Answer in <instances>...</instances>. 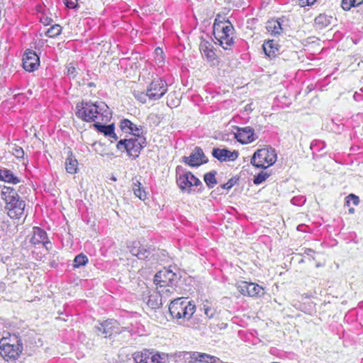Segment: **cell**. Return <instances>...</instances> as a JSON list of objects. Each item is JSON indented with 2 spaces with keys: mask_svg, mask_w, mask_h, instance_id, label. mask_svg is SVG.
I'll return each instance as SVG.
<instances>
[{
  "mask_svg": "<svg viewBox=\"0 0 363 363\" xmlns=\"http://www.w3.org/2000/svg\"><path fill=\"white\" fill-rule=\"evenodd\" d=\"M2 198L6 204L5 209L9 216L13 220L21 218L25 211V203L16 191L11 187H4L2 190Z\"/></svg>",
  "mask_w": 363,
  "mask_h": 363,
  "instance_id": "277c9868",
  "label": "cell"
},
{
  "mask_svg": "<svg viewBox=\"0 0 363 363\" xmlns=\"http://www.w3.org/2000/svg\"><path fill=\"white\" fill-rule=\"evenodd\" d=\"M314 3H316V2H301L300 5L302 7H304V5H308V6H311V5Z\"/></svg>",
  "mask_w": 363,
  "mask_h": 363,
  "instance_id": "d6a6232c",
  "label": "cell"
},
{
  "mask_svg": "<svg viewBox=\"0 0 363 363\" xmlns=\"http://www.w3.org/2000/svg\"><path fill=\"white\" fill-rule=\"evenodd\" d=\"M22 350L21 339L14 333H5L0 341V353L5 360H16L21 355Z\"/></svg>",
  "mask_w": 363,
  "mask_h": 363,
  "instance_id": "3957f363",
  "label": "cell"
},
{
  "mask_svg": "<svg viewBox=\"0 0 363 363\" xmlns=\"http://www.w3.org/2000/svg\"><path fill=\"white\" fill-rule=\"evenodd\" d=\"M213 35L220 45L226 50L231 49L234 45L236 32L232 23L223 14H219L215 20Z\"/></svg>",
  "mask_w": 363,
  "mask_h": 363,
  "instance_id": "7a4b0ae2",
  "label": "cell"
},
{
  "mask_svg": "<svg viewBox=\"0 0 363 363\" xmlns=\"http://www.w3.org/2000/svg\"><path fill=\"white\" fill-rule=\"evenodd\" d=\"M94 127L98 129L100 132L103 133L106 136H108L109 137L116 138V134L114 132V126H106L101 125H94Z\"/></svg>",
  "mask_w": 363,
  "mask_h": 363,
  "instance_id": "7402d4cb",
  "label": "cell"
},
{
  "mask_svg": "<svg viewBox=\"0 0 363 363\" xmlns=\"http://www.w3.org/2000/svg\"><path fill=\"white\" fill-rule=\"evenodd\" d=\"M362 1H344L342 2L341 5H342L344 10L348 11L353 8V7H358L359 5H362Z\"/></svg>",
  "mask_w": 363,
  "mask_h": 363,
  "instance_id": "83f0119b",
  "label": "cell"
},
{
  "mask_svg": "<svg viewBox=\"0 0 363 363\" xmlns=\"http://www.w3.org/2000/svg\"><path fill=\"white\" fill-rule=\"evenodd\" d=\"M204 180L209 188L215 187L217 184L216 174L214 173H207L204 176Z\"/></svg>",
  "mask_w": 363,
  "mask_h": 363,
  "instance_id": "d4e9b609",
  "label": "cell"
},
{
  "mask_svg": "<svg viewBox=\"0 0 363 363\" xmlns=\"http://www.w3.org/2000/svg\"><path fill=\"white\" fill-rule=\"evenodd\" d=\"M167 90V85L164 80H155L148 87L147 95L151 100H158L165 94Z\"/></svg>",
  "mask_w": 363,
  "mask_h": 363,
  "instance_id": "9c48e42d",
  "label": "cell"
},
{
  "mask_svg": "<svg viewBox=\"0 0 363 363\" xmlns=\"http://www.w3.org/2000/svg\"><path fill=\"white\" fill-rule=\"evenodd\" d=\"M146 144L147 142L145 138L140 136L136 138L121 140L118 144V147L121 150L127 151L129 156L136 158L139 156L140 151L145 147Z\"/></svg>",
  "mask_w": 363,
  "mask_h": 363,
  "instance_id": "52a82bcc",
  "label": "cell"
},
{
  "mask_svg": "<svg viewBox=\"0 0 363 363\" xmlns=\"http://www.w3.org/2000/svg\"><path fill=\"white\" fill-rule=\"evenodd\" d=\"M273 363H277V362H273Z\"/></svg>",
  "mask_w": 363,
  "mask_h": 363,
  "instance_id": "836d02e7",
  "label": "cell"
},
{
  "mask_svg": "<svg viewBox=\"0 0 363 363\" xmlns=\"http://www.w3.org/2000/svg\"><path fill=\"white\" fill-rule=\"evenodd\" d=\"M169 310L171 315L176 319H189L196 311V306L190 299L182 297L173 301L169 306Z\"/></svg>",
  "mask_w": 363,
  "mask_h": 363,
  "instance_id": "5b68a950",
  "label": "cell"
},
{
  "mask_svg": "<svg viewBox=\"0 0 363 363\" xmlns=\"http://www.w3.org/2000/svg\"><path fill=\"white\" fill-rule=\"evenodd\" d=\"M266 28H267L268 32L271 35L274 36H280L283 32V28H282V23H281L280 20L275 19V18L270 19L268 21Z\"/></svg>",
  "mask_w": 363,
  "mask_h": 363,
  "instance_id": "ac0fdd59",
  "label": "cell"
},
{
  "mask_svg": "<svg viewBox=\"0 0 363 363\" xmlns=\"http://www.w3.org/2000/svg\"><path fill=\"white\" fill-rule=\"evenodd\" d=\"M40 65L39 58L34 51H26L23 56V67L28 72H33L38 68Z\"/></svg>",
  "mask_w": 363,
  "mask_h": 363,
  "instance_id": "7c38bea8",
  "label": "cell"
},
{
  "mask_svg": "<svg viewBox=\"0 0 363 363\" xmlns=\"http://www.w3.org/2000/svg\"><path fill=\"white\" fill-rule=\"evenodd\" d=\"M148 304L151 307L156 308L159 307L161 304V299L159 294L156 293H151L149 294V298H148Z\"/></svg>",
  "mask_w": 363,
  "mask_h": 363,
  "instance_id": "cb8c5ba5",
  "label": "cell"
},
{
  "mask_svg": "<svg viewBox=\"0 0 363 363\" xmlns=\"http://www.w3.org/2000/svg\"><path fill=\"white\" fill-rule=\"evenodd\" d=\"M277 153L270 147L263 148L257 151L253 155L251 163L259 168L266 169L276 162Z\"/></svg>",
  "mask_w": 363,
  "mask_h": 363,
  "instance_id": "8992f818",
  "label": "cell"
},
{
  "mask_svg": "<svg viewBox=\"0 0 363 363\" xmlns=\"http://www.w3.org/2000/svg\"><path fill=\"white\" fill-rule=\"evenodd\" d=\"M195 360L200 361V362H204L207 363H214L216 362V359L213 358V357L209 356L207 355H204V354H195V357H194Z\"/></svg>",
  "mask_w": 363,
  "mask_h": 363,
  "instance_id": "484cf974",
  "label": "cell"
},
{
  "mask_svg": "<svg viewBox=\"0 0 363 363\" xmlns=\"http://www.w3.org/2000/svg\"><path fill=\"white\" fill-rule=\"evenodd\" d=\"M76 114L83 121L101 125L109 123L112 118V110L102 102H80L76 107Z\"/></svg>",
  "mask_w": 363,
  "mask_h": 363,
  "instance_id": "6da1fadb",
  "label": "cell"
},
{
  "mask_svg": "<svg viewBox=\"0 0 363 363\" xmlns=\"http://www.w3.org/2000/svg\"><path fill=\"white\" fill-rule=\"evenodd\" d=\"M238 289L242 295L247 297H260L263 295V288L251 282H239Z\"/></svg>",
  "mask_w": 363,
  "mask_h": 363,
  "instance_id": "8fae6325",
  "label": "cell"
},
{
  "mask_svg": "<svg viewBox=\"0 0 363 363\" xmlns=\"http://www.w3.org/2000/svg\"><path fill=\"white\" fill-rule=\"evenodd\" d=\"M78 163L76 158L74 156H70L67 158L66 163H65V168L67 173L74 174L78 171Z\"/></svg>",
  "mask_w": 363,
  "mask_h": 363,
  "instance_id": "603a6c76",
  "label": "cell"
},
{
  "mask_svg": "<svg viewBox=\"0 0 363 363\" xmlns=\"http://www.w3.org/2000/svg\"><path fill=\"white\" fill-rule=\"evenodd\" d=\"M212 154L215 158L222 162L232 161L236 160L238 156V153L236 151L231 152L225 149H213Z\"/></svg>",
  "mask_w": 363,
  "mask_h": 363,
  "instance_id": "e0dca14e",
  "label": "cell"
},
{
  "mask_svg": "<svg viewBox=\"0 0 363 363\" xmlns=\"http://www.w3.org/2000/svg\"><path fill=\"white\" fill-rule=\"evenodd\" d=\"M32 242L35 244H46L47 242H49L46 233L40 228H35L34 229V235H33Z\"/></svg>",
  "mask_w": 363,
  "mask_h": 363,
  "instance_id": "ffe728a7",
  "label": "cell"
},
{
  "mask_svg": "<svg viewBox=\"0 0 363 363\" xmlns=\"http://www.w3.org/2000/svg\"><path fill=\"white\" fill-rule=\"evenodd\" d=\"M62 28L60 26L54 25L46 33V35L49 37H55V36L59 35L61 34Z\"/></svg>",
  "mask_w": 363,
  "mask_h": 363,
  "instance_id": "f546056e",
  "label": "cell"
},
{
  "mask_svg": "<svg viewBox=\"0 0 363 363\" xmlns=\"http://www.w3.org/2000/svg\"><path fill=\"white\" fill-rule=\"evenodd\" d=\"M202 185L200 180L190 173H185L181 178V182H180V187L182 189H190L191 188L198 187Z\"/></svg>",
  "mask_w": 363,
  "mask_h": 363,
  "instance_id": "2e32d148",
  "label": "cell"
},
{
  "mask_svg": "<svg viewBox=\"0 0 363 363\" xmlns=\"http://www.w3.org/2000/svg\"><path fill=\"white\" fill-rule=\"evenodd\" d=\"M120 127H121L122 130L124 132L132 135V136H136V137H140L142 134H143V129H142L141 127L135 125L134 124L129 121V120H123L121 122Z\"/></svg>",
  "mask_w": 363,
  "mask_h": 363,
  "instance_id": "9a60e30c",
  "label": "cell"
},
{
  "mask_svg": "<svg viewBox=\"0 0 363 363\" xmlns=\"http://www.w3.org/2000/svg\"><path fill=\"white\" fill-rule=\"evenodd\" d=\"M88 262V259L84 254H80L76 257L74 260V267L79 268L85 265Z\"/></svg>",
  "mask_w": 363,
  "mask_h": 363,
  "instance_id": "4316f807",
  "label": "cell"
},
{
  "mask_svg": "<svg viewBox=\"0 0 363 363\" xmlns=\"http://www.w3.org/2000/svg\"><path fill=\"white\" fill-rule=\"evenodd\" d=\"M134 191L135 195L138 197L140 200H145L147 195H146L145 191H144L143 187L140 183L136 184L134 185Z\"/></svg>",
  "mask_w": 363,
  "mask_h": 363,
  "instance_id": "f1b7e54d",
  "label": "cell"
},
{
  "mask_svg": "<svg viewBox=\"0 0 363 363\" xmlns=\"http://www.w3.org/2000/svg\"><path fill=\"white\" fill-rule=\"evenodd\" d=\"M176 278L177 275L174 271L166 268L157 273L155 276L154 283L158 287H167L173 284L176 280Z\"/></svg>",
  "mask_w": 363,
  "mask_h": 363,
  "instance_id": "30bf717a",
  "label": "cell"
},
{
  "mask_svg": "<svg viewBox=\"0 0 363 363\" xmlns=\"http://www.w3.org/2000/svg\"><path fill=\"white\" fill-rule=\"evenodd\" d=\"M0 180L9 183L16 184L19 180L8 170L0 169Z\"/></svg>",
  "mask_w": 363,
  "mask_h": 363,
  "instance_id": "44dd1931",
  "label": "cell"
},
{
  "mask_svg": "<svg viewBox=\"0 0 363 363\" xmlns=\"http://www.w3.org/2000/svg\"><path fill=\"white\" fill-rule=\"evenodd\" d=\"M235 137L240 143L248 144L254 141L255 140V134L254 129L251 127L238 128Z\"/></svg>",
  "mask_w": 363,
  "mask_h": 363,
  "instance_id": "5bb4252c",
  "label": "cell"
},
{
  "mask_svg": "<svg viewBox=\"0 0 363 363\" xmlns=\"http://www.w3.org/2000/svg\"><path fill=\"white\" fill-rule=\"evenodd\" d=\"M136 363H164L161 354L151 350H144L134 355Z\"/></svg>",
  "mask_w": 363,
  "mask_h": 363,
  "instance_id": "ba28073f",
  "label": "cell"
},
{
  "mask_svg": "<svg viewBox=\"0 0 363 363\" xmlns=\"http://www.w3.org/2000/svg\"><path fill=\"white\" fill-rule=\"evenodd\" d=\"M269 175L265 173H261L258 174V176L255 177L254 180V183L256 185L261 183V182H264L269 177Z\"/></svg>",
  "mask_w": 363,
  "mask_h": 363,
  "instance_id": "4dcf8cb0",
  "label": "cell"
},
{
  "mask_svg": "<svg viewBox=\"0 0 363 363\" xmlns=\"http://www.w3.org/2000/svg\"><path fill=\"white\" fill-rule=\"evenodd\" d=\"M64 4H65V6L69 9H74L76 8L78 6V3L76 1H64Z\"/></svg>",
  "mask_w": 363,
  "mask_h": 363,
  "instance_id": "1f68e13d",
  "label": "cell"
},
{
  "mask_svg": "<svg viewBox=\"0 0 363 363\" xmlns=\"http://www.w3.org/2000/svg\"><path fill=\"white\" fill-rule=\"evenodd\" d=\"M263 50L268 57H274L278 54L280 45L273 40H268L264 43Z\"/></svg>",
  "mask_w": 363,
  "mask_h": 363,
  "instance_id": "d6986e66",
  "label": "cell"
},
{
  "mask_svg": "<svg viewBox=\"0 0 363 363\" xmlns=\"http://www.w3.org/2000/svg\"><path fill=\"white\" fill-rule=\"evenodd\" d=\"M184 162L187 165L196 167L207 163L208 158L200 148H196L195 150L191 153L190 156L185 157L183 158Z\"/></svg>",
  "mask_w": 363,
  "mask_h": 363,
  "instance_id": "4fadbf2b",
  "label": "cell"
}]
</instances>
